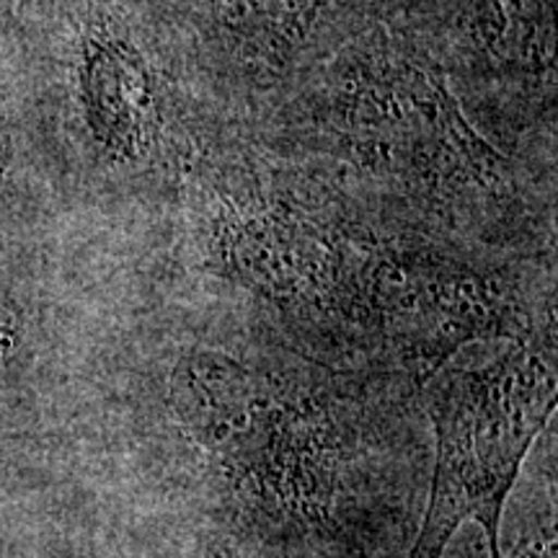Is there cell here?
<instances>
[{
  "label": "cell",
  "mask_w": 558,
  "mask_h": 558,
  "mask_svg": "<svg viewBox=\"0 0 558 558\" xmlns=\"http://www.w3.org/2000/svg\"><path fill=\"white\" fill-rule=\"evenodd\" d=\"M3 171H5V130H3V122H0V179H3Z\"/></svg>",
  "instance_id": "3957f363"
},
{
  "label": "cell",
  "mask_w": 558,
  "mask_h": 558,
  "mask_svg": "<svg viewBox=\"0 0 558 558\" xmlns=\"http://www.w3.org/2000/svg\"><path fill=\"white\" fill-rule=\"evenodd\" d=\"M11 347H13V326H11V320L0 313V360L9 354Z\"/></svg>",
  "instance_id": "7a4b0ae2"
},
{
  "label": "cell",
  "mask_w": 558,
  "mask_h": 558,
  "mask_svg": "<svg viewBox=\"0 0 558 558\" xmlns=\"http://www.w3.org/2000/svg\"><path fill=\"white\" fill-rule=\"evenodd\" d=\"M437 460L432 497L409 558H442L463 522L484 530L499 556V525L522 460L556 409V375L525 349L481 369H456L429 383Z\"/></svg>",
  "instance_id": "6da1fadb"
}]
</instances>
